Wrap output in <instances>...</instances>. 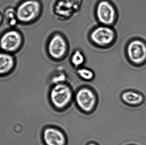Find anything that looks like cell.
<instances>
[{"label":"cell","instance_id":"cell-1","mask_svg":"<svg viewBox=\"0 0 146 145\" xmlns=\"http://www.w3.org/2000/svg\"><path fill=\"white\" fill-rule=\"evenodd\" d=\"M41 5L36 0H26L20 3L15 9L19 23L26 24L32 22L39 15Z\"/></svg>","mask_w":146,"mask_h":145},{"label":"cell","instance_id":"cell-2","mask_svg":"<svg viewBox=\"0 0 146 145\" xmlns=\"http://www.w3.org/2000/svg\"><path fill=\"white\" fill-rule=\"evenodd\" d=\"M24 38L20 31L9 30L3 33L0 37V48L2 51L13 54L21 49Z\"/></svg>","mask_w":146,"mask_h":145},{"label":"cell","instance_id":"cell-3","mask_svg":"<svg viewBox=\"0 0 146 145\" xmlns=\"http://www.w3.org/2000/svg\"><path fill=\"white\" fill-rule=\"evenodd\" d=\"M126 52L129 60L134 66H141L146 63V43L141 39L131 40Z\"/></svg>","mask_w":146,"mask_h":145},{"label":"cell","instance_id":"cell-4","mask_svg":"<svg viewBox=\"0 0 146 145\" xmlns=\"http://www.w3.org/2000/svg\"><path fill=\"white\" fill-rule=\"evenodd\" d=\"M72 93L71 89L66 84H56L51 89L50 98L54 106L58 109L66 107L71 102Z\"/></svg>","mask_w":146,"mask_h":145},{"label":"cell","instance_id":"cell-5","mask_svg":"<svg viewBox=\"0 0 146 145\" xmlns=\"http://www.w3.org/2000/svg\"><path fill=\"white\" fill-rule=\"evenodd\" d=\"M97 15L99 21L105 26L113 24L116 18V12L114 6L106 1H101L98 3Z\"/></svg>","mask_w":146,"mask_h":145},{"label":"cell","instance_id":"cell-6","mask_svg":"<svg viewBox=\"0 0 146 145\" xmlns=\"http://www.w3.org/2000/svg\"><path fill=\"white\" fill-rule=\"evenodd\" d=\"M76 102L78 106L83 111H92L96 104V98L93 92L89 89L82 88L76 93Z\"/></svg>","mask_w":146,"mask_h":145},{"label":"cell","instance_id":"cell-7","mask_svg":"<svg viewBox=\"0 0 146 145\" xmlns=\"http://www.w3.org/2000/svg\"><path fill=\"white\" fill-rule=\"evenodd\" d=\"M91 37L92 41L97 45L105 46L115 40V34L113 29L107 26H100L92 32Z\"/></svg>","mask_w":146,"mask_h":145},{"label":"cell","instance_id":"cell-8","mask_svg":"<svg viewBox=\"0 0 146 145\" xmlns=\"http://www.w3.org/2000/svg\"><path fill=\"white\" fill-rule=\"evenodd\" d=\"M67 50V46L65 39L60 35H56L50 40L48 51L51 57L56 59L61 58Z\"/></svg>","mask_w":146,"mask_h":145},{"label":"cell","instance_id":"cell-9","mask_svg":"<svg viewBox=\"0 0 146 145\" xmlns=\"http://www.w3.org/2000/svg\"><path fill=\"white\" fill-rule=\"evenodd\" d=\"M43 139L46 145H66L65 135L55 128L45 129L43 133Z\"/></svg>","mask_w":146,"mask_h":145},{"label":"cell","instance_id":"cell-10","mask_svg":"<svg viewBox=\"0 0 146 145\" xmlns=\"http://www.w3.org/2000/svg\"><path fill=\"white\" fill-rule=\"evenodd\" d=\"M15 60L12 54L0 52V76L11 73L15 66Z\"/></svg>","mask_w":146,"mask_h":145},{"label":"cell","instance_id":"cell-11","mask_svg":"<svg viewBox=\"0 0 146 145\" xmlns=\"http://www.w3.org/2000/svg\"><path fill=\"white\" fill-rule=\"evenodd\" d=\"M121 98L126 104L131 106H139L144 103L145 98L142 94L133 91H126L122 94Z\"/></svg>","mask_w":146,"mask_h":145},{"label":"cell","instance_id":"cell-12","mask_svg":"<svg viewBox=\"0 0 146 145\" xmlns=\"http://www.w3.org/2000/svg\"><path fill=\"white\" fill-rule=\"evenodd\" d=\"M56 8L57 13L64 16L71 15L73 9L72 6L66 0L60 1L56 4Z\"/></svg>","mask_w":146,"mask_h":145},{"label":"cell","instance_id":"cell-13","mask_svg":"<svg viewBox=\"0 0 146 145\" xmlns=\"http://www.w3.org/2000/svg\"><path fill=\"white\" fill-rule=\"evenodd\" d=\"M71 61L75 66L79 67L83 64L85 61V58L80 51H76L73 53L71 58Z\"/></svg>","mask_w":146,"mask_h":145},{"label":"cell","instance_id":"cell-14","mask_svg":"<svg viewBox=\"0 0 146 145\" xmlns=\"http://www.w3.org/2000/svg\"><path fill=\"white\" fill-rule=\"evenodd\" d=\"M77 74L81 78L86 81H91L94 77L92 71L88 68H80L77 70Z\"/></svg>","mask_w":146,"mask_h":145},{"label":"cell","instance_id":"cell-15","mask_svg":"<svg viewBox=\"0 0 146 145\" xmlns=\"http://www.w3.org/2000/svg\"><path fill=\"white\" fill-rule=\"evenodd\" d=\"M5 17L10 24L14 25L18 23L15 9L12 8H8L5 11Z\"/></svg>","mask_w":146,"mask_h":145},{"label":"cell","instance_id":"cell-16","mask_svg":"<svg viewBox=\"0 0 146 145\" xmlns=\"http://www.w3.org/2000/svg\"><path fill=\"white\" fill-rule=\"evenodd\" d=\"M68 3L71 5L73 8V4L74 3V9H76L78 6L80 4V0H66Z\"/></svg>","mask_w":146,"mask_h":145},{"label":"cell","instance_id":"cell-17","mask_svg":"<svg viewBox=\"0 0 146 145\" xmlns=\"http://www.w3.org/2000/svg\"><path fill=\"white\" fill-rule=\"evenodd\" d=\"M3 20V16L2 15L1 13L0 12V25L1 24Z\"/></svg>","mask_w":146,"mask_h":145},{"label":"cell","instance_id":"cell-18","mask_svg":"<svg viewBox=\"0 0 146 145\" xmlns=\"http://www.w3.org/2000/svg\"><path fill=\"white\" fill-rule=\"evenodd\" d=\"M88 145H98L96 144H94V143H90V144H88Z\"/></svg>","mask_w":146,"mask_h":145}]
</instances>
